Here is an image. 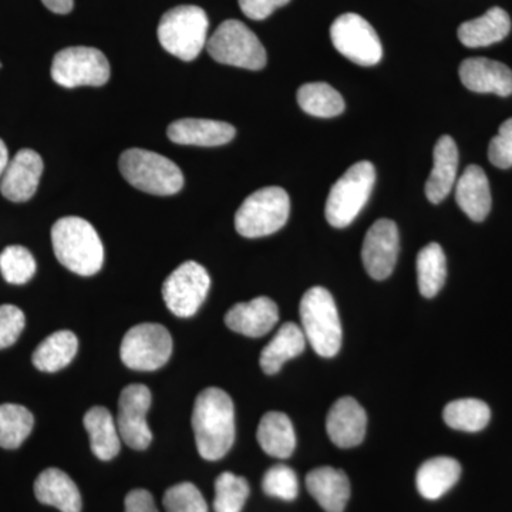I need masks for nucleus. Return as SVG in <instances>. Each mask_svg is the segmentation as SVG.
<instances>
[{
    "label": "nucleus",
    "instance_id": "f257e3e1",
    "mask_svg": "<svg viewBox=\"0 0 512 512\" xmlns=\"http://www.w3.org/2000/svg\"><path fill=\"white\" fill-rule=\"evenodd\" d=\"M191 424L198 453L204 460L227 456L235 441V407L229 394L218 387L202 390L195 399Z\"/></svg>",
    "mask_w": 512,
    "mask_h": 512
},
{
    "label": "nucleus",
    "instance_id": "f03ea898",
    "mask_svg": "<svg viewBox=\"0 0 512 512\" xmlns=\"http://www.w3.org/2000/svg\"><path fill=\"white\" fill-rule=\"evenodd\" d=\"M52 244L60 264L74 274L96 275L103 266V242L93 225L83 218H60L52 228Z\"/></svg>",
    "mask_w": 512,
    "mask_h": 512
},
{
    "label": "nucleus",
    "instance_id": "7ed1b4c3",
    "mask_svg": "<svg viewBox=\"0 0 512 512\" xmlns=\"http://www.w3.org/2000/svg\"><path fill=\"white\" fill-rule=\"evenodd\" d=\"M302 330L306 342L322 357L338 355L342 346V325L338 306L328 289H309L301 301Z\"/></svg>",
    "mask_w": 512,
    "mask_h": 512
},
{
    "label": "nucleus",
    "instance_id": "20e7f679",
    "mask_svg": "<svg viewBox=\"0 0 512 512\" xmlns=\"http://www.w3.org/2000/svg\"><path fill=\"white\" fill-rule=\"evenodd\" d=\"M119 167L128 183L153 195H174L183 188L180 167L153 151L130 148L121 154Z\"/></svg>",
    "mask_w": 512,
    "mask_h": 512
},
{
    "label": "nucleus",
    "instance_id": "39448f33",
    "mask_svg": "<svg viewBox=\"0 0 512 512\" xmlns=\"http://www.w3.org/2000/svg\"><path fill=\"white\" fill-rule=\"evenodd\" d=\"M208 25L207 13L198 6H177L161 18L158 40L168 53L191 62L207 46Z\"/></svg>",
    "mask_w": 512,
    "mask_h": 512
},
{
    "label": "nucleus",
    "instance_id": "423d86ee",
    "mask_svg": "<svg viewBox=\"0 0 512 512\" xmlns=\"http://www.w3.org/2000/svg\"><path fill=\"white\" fill-rule=\"evenodd\" d=\"M376 183L375 165L360 161L346 171L330 188L326 220L335 228H345L356 220L369 201Z\"/></svg>",
    "mask_w": 512,
    "mask_h": 512
},
{
    "label": "nucleus",
    "instance_id": "0eeeda50",
    "mask_svg": "<svg viewBox=\"0 0 512 512\" xmlns=\"http://www.w3.org/2000/svg\"><path fill=\"white\" fill-rule=\"evenodd\" d=\"M291 200L284 188L266 187L249 195L235 214V229L245 238L275 234L289 218Z\"/></svg>",
    "mask_w": 512,
    "mask_h": 512
},
{
    "label": "nucleus",
    "instance_id": "6e6552de",
    "mask_svg": "<svg viewBox=\"0 0 512 512\" xmlns=\"http://www.w3.org/2000/svg\"><path fill=\"white\" fill-rule=\"evenodd\" d=\"M207 50L215 62L241 69L261 70L266 66L265 47L239 20H225L207 42Z\"/></svg>",
    "mask_w": 512,
    "mask_h": 512
},
{
    "label": "nucleus",
    "instance_id": "1a4fd4ad",
    "mask_svg": "<svg viewBox=\"0 0 512 512\" xmlns=\"http://www.w3.org/2000/svg\"><path fill=\"white\" fill-rule=\"evenodd\" d=\"M173 338L160 323H140L126 333L120 357L124 365L137 372H154L170 360Z\"/></svg>",
    "mask_w": 512,
    "mask_h": 512
},
{
    "label": "nucleus",
    "instance_id": "9d476101",
    "mask_svg": "<svg viewBox=\"0 0 512 512\" xmlns=\"http://www.w3.org/2000/svg\"><path fill=\"white\" fill-rule=\"evenodd\" d=\"M52 79L67 89L80 86L100 87L109 82V60L94 47H67L53 59Z\"/></svg>",
    "mask_w": 512,
    "mask_h": 512
},
{
    "label": "nucleus",
    "instance_id": "9b49d317",
    "mask_svg": "<svg viewBox=\"0 0 512 512\" xmlns=\"http://www.w3.org/2000/svg\"><path fill=\"white\" fill-rule=\"evenodd\" d=\"M330 39L340 55L359 66H375L383 57L382 42L366 19L345 13L333 22Z\"/></svg>",
    "mask_w": 512,
    "mask_h": 512
},
{
    "label": "nucleus",
    "instance_id": "f8f14e48",
    "mask_svg": "<svg viewBox=\"0 0 512 512\" xmlns=\"http://www.w3.org/2000/svg\"><path fill=\"white\" fill-rule=\"evenodd\" d=\"M211 278L207 269L197 262L187 261L178 266L163 285V299L168 311L178 318H191L210 291Z\"/></svg>",
    "mask_w": 512,
    "mask_h": 512
},
{
    "label": "nucleus",
    "instance_id": "ddd939ff",
    "mask_svg": "<svg viewBox=\"0 0 512 512\" xmlns=\"http://www.w3.org/2000/svg\"><path fill=\"white\" fill-rule=\"evenodd\" d=\"M151 407V392L144 384H128L119 399L117 427L121 441L133 450L143 451L153 441V433L147 423Z\"/></svg>",
    "mask_w": 512,
    "mask_h": 512
},
{
    "label": "nucleus",
    "instance_id": "4468645a",
    "mask_svg": "<svg viewBox=\"0 0 512 512\" xmlns=\"http://www.w3.org/2000/svg\"><path fill=\"white\" fill-rule=\"evenodd\" d=\"M399 255V229L390 220H379L367 231L362 259L367 274L376 281L392 275Z\"/></svg>",
    "mask_w": 512,
    "mask_h": 512
},
{
    "label": "nucleus",
    "instance_id": "2eb2a0df",
    "mask_svg": "<svg viewBox=\"0 0 512 512\" xmlns=\"http://www.w3.org/2000/svg\"><path fill=\"white\" fill-rule=\"evenodd\" d=\"M42 173V157L36 151L23 148L9 161L0 180V192L12 202L29 201L36 194Z\"/></svg>",
    "mask_w": 512,
    "mask_h": 512
},
{
    "label": "nucleus",
    "instance_id": "dca6fc26",
    "mask_svg": "<svg viewBox=\"0 0 512 512\" xmlns=\"http://www.w3.org/2000/svg\"><path fill=\"white\" fill-rule=\"evenodd\" d=\"M461 83L474 93H491L500 97L512 94V70L507 64L471 57L460 64Z\"/></svg>",
    "mask_w": 512,
    "mask_h": 512
},
{
    "label": "nucleus",
    "instance_id": "f3484780",
    "mask_svg": "<svg viewBox=\"0 0 512 512\" xmlns=\"http://www.w3.org/2000/svg\"><path fill=\"white\" fill-rule=\"evenodd\" d=\"M278 319V305L266 296H259L232 306L225 315V325L239 335L262 338L275 328Z\"/></svg>",
    "mask_w": 512,
    "mask_h": 512
},
{
    "label": "nucleus",
    "instance_id": "a211bd4d",
    "mask_svg": "<svg viewBox=\"0 0 512 512\" xmlns=\"http://www.w3.org/2000/svg\"><path fill=\"white\" fill-rule=\"evenodd\" d=\"M365 409L353 397H342L333 404L326 419L329 439L340 448L359 446L366 436Z\"/></svg>",
    "mask_w": 512,
    "mask_h": 512
},
{
    "label": "nucleus",
    "instance_id": "6ab92c4d",
    "mask_svg": "<svg viewBox=\"0 0 512 512\" xmlns=\"http://www.w3.org/2000/svg\"><path fill=\"white\" fill-rule=\"evenodd\" d=\"M167 134L181 146L217 147L234 140L237 130L224 121L183 119L170 124Z\"/></svg>",
    "mask_w": 512,
    "mask_h": 512
},
{
    "label": "nucleus",
    "instance_id": "aec40b11",
    "mask_svg": "<svg viewBox=\"0 0 512 512\" xmlns=\"http://www.w3.org/2000/svg\"><path fill=\"white\" fill-rule=\"evenodd\" d=\"M306 487L326 512H343L349 503V478L338 468H315L306 476Z\"/></svg>",
    "mask_w": 512,
    "mask_h": 512
},
{
    "label": "nucleus",
    "instance_id": "412c9836",
    "mask_svg": "<svg viewBox=\"0 0 512 512\" xmlns=\"http://www.w3.org/2000/svg\"><path fill=\"white\" fill-rule=\"evenodd\" d=\"M434 164L426 183V197L440 204L453 190L458 170V148L450 136H441L434 147Z\"/></svg>",
    "mask_w": 512,
    "mask_h": 512
},
{
    "label": "nucleus",
    "instance_id": "4be33fe9",
    "mask_svg": "<svg viewBox=\"0 0 512 512\" xmlns=\"http://www.w3.org/2000/svg\"><path fill=\"white\" fill-rule=\"evenodd\" d=\"M39 503L52 505L62 512L82 511V495L72 478L59 468H47L35 481Z\"/></svg>",
    "mask_w": 512,
    "mask_h": 512
},
{
    "label": "nucleus",
    "instance_id": "5701e85b",
    "mask_svg": "<svg viewBox=\"0 0 512 512\" xmlns=\"http://www.w3.org/2000/svg\"><path fill=\"white\" fill-rule=\"evenodd\" d=\"M456 201L470 220L481 222L491 211V191L487 175L478 165L466 168L456 185Z\"/></svg>",
    "mask_w": 512,
    "mask_h": 512
},
{
    "label": "nucleus",
    "instance_id": "b1692460",
    "mask_svg": "<svg viewBox=\"0 0 512 512\" xmlns=\"http://www.w3.org/2000/svg\"><path fill=\"white\" fill-rule=\"evenodd\" d=\"M511 30V19L501 8H491L480 18L468 20L458 28V39L466 47L476 49L501 42Z\"/></svg>",
    "mask_w": 512,
    "mask_h": 512
},
{
    "label": "nucleus",
    "instance_id": "393cba45",
    "mask_svg": "<svg viewBox=\"0 0 512 512\" xmlns=\"http://www.w3.org/2000/svg\"><path fill=\"white\" fill-rule=\"evenodd\" d=\"M461 466L451 457H434L421 464L417 471L416 484L421 497L439 500L457 484Z\"/></svg>",
    "mask_w": 512,
    "mask_h": 512
},
{
    "label": "nucleus",
    "instance_id": "a878e982",
    "mask_svg": "<svg viewBox=\"0 0 512 512\" xmlns=\"http://www.w3.org/2000/svg\"><path fill=\"white\" fill-rule=\"evenodd\" d=\"M94 456L101 461L113 460L120 453L121 437L116 421L106 407H92L83 419Z\"/></svg>",
    "mask_w": 512,
    "mask_h": 512
},
{
    "label": "nucleus",
    "instance_id": "bb28decb",
    "mask_svg": "<svg viewBox=\"0 0 512 512\" xmlns=\"http://www.w3.org/2000/svg\"><path fill=\"white\" fill-rule=\"evenodd\" d=\"M305 346L306 338L302 328L292 322L285 323L261 352L259 363L262 370L266 375H276L288 360L301 355Z\"/></svg>",
    "mask_w": 512,
    "mask_h": 512
},
{
    "label": "nucleus",
    "instance_id": "cd10ccee",
    "mask_svg": "<svg viewBox=\"0 0 512 512\" xmlns=\"http://www.w3.org/2000/svg\"><path fill=\"white\" fill-rule=\"evenodd\" d=\"M259 446L268 456L289 458L296 447V434L292 421L281 412H269L259 421L256 431Z\"/></svg>",
    "mask_w": 512,
    "mask_h": 512
},
{
    "label": "nucleus",
    "instance_id": "c85d7f7f",
    "mask_svg": "<svg viewBox=\"0 0 512 512\" xmlns=\"http://www.w3.org/2000/svg\"><path fill=\"white\" fill-rule=\"evenodd\" d=\"M79 349V340L70 330H59L47 336L35 352L32 362L37 370L45 373H56L72 363Z\"/></svg>",
    "mask_w": 512,
    "mask_h": 512
},
{
    "label": "nucleus",
    "instance_id": "c756f323",
    "mask_svg": "<svg viewBox=\"0 0 512 512\" xmlns=\"http://www.w3.org/2000/svg\"><path fill=\"white\" fill-rule=\"evenodd\" d=\"M298 103L305 113L320 119L339 116L345 110V100L328 83L303 84L298 90Z\"/></svg>",
    "mask_w": 512,
    "mask_h": 512
},
{
    "label": "nucleus",
    "instance_id": "7c9ffc66",
    "mask_svg": "<svg viewBox=\"0 0 512 512\" xmlns=\"http://www.w3.org/2000/svg\"><path fill=\"white\" fill-rule=\"evenodd\" d=\"M447 278V262L439 244H429L417 255V281L424 298H434Z\"/></svg>",
    "mask_w": 512,
    "mask_h": 512
},
{
    "label": "nucleus",
    "instance_id": "2f4dec72",
    "mask_svg": "<svg viewBox=\"0 0 512 512\" xmlns=\"http://www.w3.org/2000/svg\"><path fill=\"white\" fill-rule=\"evenodd\" d=\"M443 419L454 430L476 433L487 427L491 419V410L477 399H460L444 407Z\"/></svg>",
    "mask_w": 512,
    "mask_h": 512
},
{
    "label": "nucleus",
    "instance_id": "473e14b6",
    "mask_svg": "<svg viewBox=\"0 0 512 512\" xmlns=\"http://www.w3.org/2000/svg\"><path fill=\"white\" fill-rule=\"evenodd\" d=\"M35 417L20 404H0V447L15 450L28 439Z\"/></svg>",
    "mask_w": 512,
    "mask_h": 512
},
{
    "label": "nucleus",
    "instance_id": "72a5a7b5",
    "mask_svg": "<svg viewBox=\"0 0 512 512\" xmlns=\"http://www.w3.org/2000/svg\"><path fill=\"white\" fill-rule=\"evenodd\" d=\"M249 497V484L244 477L222 473L215 481V512H241Z\"/></svg>",
    "mask_w": 512,
    "mask_h": 512
},
{
    "label": "nucleus",
    "instance_id": "f704fd0d",
    "mask_svg": "<svg viewBox=\"0 0 512 512\" xmlns=\"http://www.w3.org/2000/svg\"><path fill=\"white\" fill-rule=\"evenodd\" d=\"M0 272L6 282L23 285L36 274V261L29 249L12 245L0 254Z\"/></svg>",
    "mask_w": 512,
    "mask_h": 512
},
{
    "label": "nucleus",
    "instance_id": "c9c22d12",
    "mask_svg": "<svg viewBox=\"0 0 512 512\" xmlns=\"http://www.w3.org/2000/svg\"><path fill=\"white\" fill-rule=\"evenodd\" d=\"M262 488L269 497L293 501L299 493L298 476L291 467L276 464L266 471L264 480H262Z\"/></svg>",
    "mask_w": 512,
    "mask_h": 512
},
{
    "label": "nucleus",
    "instance_id": "e433bc0d",
    "mask_svg": "<svg viewBox=\"0 0 512 512\" xmlns=\"http://www.w3.org/2000/svg\"><path fill=\"white\" fill-rule=\"evenodd\" d=\"M163 504L167 512H208L201 491L191 483H181L165 491Z\"/></svg>",
    "mask_w": 512,
    "mask_h": 512
},
{
    "label": "nucleus",
    "instance_id": "4c0bfd02",
    "mask_svg": "<svg viewBox=\"0 0 512 512\" xmlns=\"http://www.w3.org/2000/svg\"><path fill=\"white\" fill-rule=\"evenodd\" d=\"M25 313L18 306H0V350L15 345L25 329Z\"/></svg>",
    "mask_w": 512,
    "mask_h": 512
},
{
    "label": "nucleus",
    "instance_id": "58836bf2",
    "mask_svg": "<svg viewBox=\"0 0 512 512\" xmlns=\"http://www.w3.org/2000/svg\"><path fill=\"white\" fill-rule=\"evenodd\" d=\"M488 158L491 164L501 170L512 167V119L504 121L497 136L490 141Z\"/></svg>",
    "mask_w": 512,
    "mask_h": 512
},
{
    "label": "nucleus",
    "instance_id": "ea45409f",
    "mask_svg": "<svg viewBox=\"0 0 512 512\" xmlns=\"http://www.w3.org/2000/svg\"><path fill=\"white\" fill-rule=\"evenodd\" d=\"M289 2L291 0H238L239 8L252 20H264Z\"/></svg>",
    "mask_w": 512,
    "mask_h": 512
},
{
    "label": "nucleus",
    "instance_id": "a19ab883",
    "mask_svg": "<svg viewBox=\"0 0 512 512\" xmlns=\"http://www.w3.org/2000/svg\"><path fill=\"white\" fill-rule=\"evenodd\" d=\"M124 505H126V512H158L153 495L141 488L130 491Z\"/></svg>",
    "mask_w": 512,
    "mask_h": 512
},
{
    "label": "nucleus",
    "instance_id": "79ce46f5",
    "mask_svg": "<svg viewBox=\"0 0 512 512\" xmlns=\"http://www.w3.org/2000/svg\"><path fill=\"white\" fill-rule=\"evenodd\" d=\"M42 2L47 9L57 15H67L72 12L74 6V0H42Z\"/></svg>",
    "mask_w": 512,
    "mask_h": 512
},
{
    "label": "nucleus",
    "instance_id": "37998d69",
    "mask_svg": "<svg viewBox=\"0 0 512 512\" xmlns=\"http://www.w3.org/2000/svg\"><path fill=\"white\" fill-rule=\"evenodd\" d=\"M9 153L8 147L0 140V180H2L3 174H5L6 168L9 165Z\"/></svg>",
    "mask_w": 512,
    "mask_h": 512
}]
</instances>
